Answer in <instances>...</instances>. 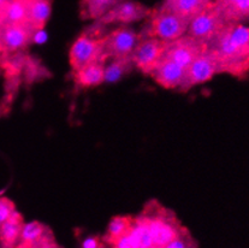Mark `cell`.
<instances>
[{
	"label": "cell",
	"mask_w": 249,
	"mask_h": 248,
	"mask_svg": "<svg viewBox=\"0 0 249 248\" xmlns=\"http://www.w3.org/2000/svg\"><path fill=\"white\" fill-rule=\"evenodd\" d=\"M207 50L219 65L220 72H235L249 62V27L228 24Z\"/></svg>",
	"instance_id": "6da1fadb"
},
{
	"label": "cell",
	"mask_w": 249,
	"mask_h": 248,
	"mask_svg": "<svg viewBox=\"0 0 249 248\" xmlns=\"http://www.w3.org/2000/svg\"><path fill=\"white\" fill-rule=\"evenodd\" d=\"M188 25L189 22L187 19L160 6L159 9L151 11L148 24L140 35L141 37H156L167 44L184 36L187 34Z\"/></svg>",
	"instance_id": "7a4b0ae2"
},
{
	"label": "cell",
	"mask_w": 249,
	"mask_h": 248,
	"mask_svg": "<svg viewBox=\"0 0 249 248\" xmlns=\"http://www.w3.org/2000/svg\"><path fill=\"white\" fill-rule=\"evenodd\" d=\"M104 36L105 34L99 35V32L88 30L73 41L69 52V62L72 72L78 71L91 63L107 62L104 53Z\"/></svg>",
	"instance_id": "3957f363"
},
{
	"label": "cell",
	"mask_w": 249,
	"mask_h": 248,
	"mask_svg": "<svg viewBox=\"0 0 249 248\" xmlns=\"http://www.w3.org/2000/svg\"><path fill=\"white\" fill-rule=\"evenodd\" d=\"M227 25L228 22L225 21L224 16L212 1L205 10L190 19L187 35L208 46Z\"/></svg>",
	"instance_id": "277c9868"
},
{
	"label": "cell",
	"mask_w": 249,
	"mask_h": 248,
	"mask_svg": "<svg viewBox=\"0 0 249 248\" xmlns=\"http://www.w3.org/2000/svg\"><path fill=\"white\" fill-rule=\"evenodd\" d=\"M141 35L128 25H121L104 36V53L106 60L114 58H130L141 41Z\"/></svg>",
	"instance_id": "5b68a950"
},
{
	"label": "cell",
	"mask_w": 249,
	"mask_h": 248,
	"mask_svg": "<svg viewBox=\"0 0 249 248\" xmlns=\"http://www.w3.org/2000/svg\"><path fill=\"white\" fill-rule=\"evenodd\" d=\"M165 50L166 42L160 41L156 37H142L130 57L134 68L142 74L151 75L164 57Z\"/></svg>",
	"instance_id": "8992f818"
},
{
	"label": "cell",
	"mask_w": 249,
	"mask_h": 248,
	"mask_svg": "<svg viewBox=\"0 0 249 248\" xmlns=\"http://www.w3.org/2000/svg\"><path fill=\"white\" fill-rule=\"evenodd\" d=\"M151 11L152 10H149L141 2L133 1V0H122L110 11L106 12L103 17L96 19V24L101 27L108 24L128 25L148 18Z\"/></svg>",
	"instance_id": "52a82bcc"
},
{
	"label": "cell",
	"mask_w": 249,
	"mask_h": 248,
	"mask_svg": "<svg viewBox=\"0 0 249 248\" xmlns=\"http://www.w3.org/2000/svg\"><path fill=\"white\" fill-rule=\"evenodd\" d=\"M218 72H220V69L217 60H215V58L213 57L210 51L206 50L201 54L197 55L193 60L192 64L187 68L181 90H183V92L189 90L194 86L208 82Z\"/></svg>",
	"instance_id": "ba28073f"
},
{
	"label": "cell",
	"mask_w": 249,
	"mask_h": 248,
	"mask_svg": "<svg viewBox=\"0 0 249 248\" xmlns=\"http://www.w3.org/2000/svg\"><path fill=\"white\" fill-rule=\"evenodd\" d=\"M206 50H207L206 45L192 39L185 34L184 36L179 37L175 41L167 42L164 57L169 58L172 62L187 70V68L193 63V60Z\"/></svg>",
	"instance_id": "9c48e42d"
},
{
	"label": "cell",
	"mask_w": 249,
	"mask_h": 248,
	"mask_svg": "<svg viewBox=\"0 0 249 248\" xmlns=\"http://www.w3.org/2000/svg\"><path fill=\"white\" fill-rule=\"evenodd\" d=\"M34 29L25 24H7L0 27V44L2 55L18 53L29 44Z\"/></svg>",
	"instance_id": "30bf717a"
},
{
	"label": "cell",
	"mask_w": 249,
	"mask_h": 248,
	"mask_svg": "<svg viewBox=\"0 0 249 248\" xmlns=\"http://www.w3.org/2000/svg\"><path fill=\"white\" fill-rule=\"evenodd\" d=\"M149 76H152V78L161 87L167 89H181L184 81L185 69L169 58L162 57Z\"/></svg>",
	"instance_id": "8fae6325"
},
{
	"label": "cell",
	"mask_w": 249,
	"mask_h": 248,
	"mask_svg": "<svg viewBox=\"0 0 249 248\" xmlns=\"http://www.w3.org/2000/svg\"><path fill=\"white\" fill-rule=\"evenodd\" d=\"M211 2L212 0H162L161 6L189 22Z\"/></svg>",
	"instance_id": "7c38bea8"
},
{
	"label": "cell",
	"mask_w": 249,
	"mask_h": 248,
	"mask_svg": "<svg viewBox=\"0 0 249 248\" xmlns=\"http://www.w3.org/2000/svg\"><path fill=\"white\" fill-rule=\"evenodd\" d=\"M76 85L82 88L98 87L105 82V63L96 62L73 72Z\"/></svg>",
	"instance_id": "4fadbf2b"
},
{
	"label": "cell",
	"mask_w": 249,
	"mask_h": 248,
	"mask_svg": "<svg viewBox=\"0 0 249 248\" xmlns=\"http://www.w3.org/2000/svg\"><path fill=\"white\" fill-rule=\"evenodd\" d=\"M23 217L18 211L15 212L4 224L0 225V247L15 248L18 244L21 236Z\"/></svg>",
	"instance_id": "5bb4252c"
},
{
	"label": "cell",
	"mask_w": 249,
	"mask_h": 248,
	"mask_svg": "<svg viewBox=\"0 0 249 248\" xmlns=\"http://www.w3.org/2000/svg\"><path fill=\"white\" fill-rule=\"evenodd\" d=\"M47 239H50L48 229L44 224L40 223V222L24 223L18 244L15 248H35L37 245H40Z\"/></svg>",
	"instance_id": "9a60e30c"
},
{
	"label": "cell",
	"mask_w": 249,
	"mask_h": 248,
	"mask_svg": "<svg viewBox=\"0 0 249 248\" xmlns=\"http://www.w3.org/2000/svg\"><path fill=\"white\" fill-rule=\"evenodd\" d=\"M52 12L51 0H35L28 5L27 24L32 29H42L47 24Z\"/></svg>",
	"instance_id": "2e32d148"
},
{
	"label": "cell",
	"mask_w": 249,
	"mask_h": 248,
	"mask_svg": "<svg viewBox=\"0 0 249 248\" xmlns=\"http://www.w3.org/2000/svg\"><path fill=\"white\" fill-rule=\"evenodd\" d=\"M28 5L25 0H10L2 15L1 25L7 24H25L28 18Z\"/></svg>",
	"instance_id": "e0dca14e"
},
{
	"label": "cell",
	"mask_w": 249,
	"mask_h": 248,
	"mask_svg": "<svg viewBox=\"0 0 249 248\" xmlns=\"http://www.w3.org/2000/svg\"><path fill=\"white\" fill-rule=\"evenodd\" d=\"M135 69L130 58H114L105 63V82L116 83Z\"/></svg>",
	"instance_id": "ac0fdd59"
},
{
	"label": "cell",
	"mask_w": 249,
	"mask_h": 248,
	"mask_svg": "<svg viewBox=\"0 0 249 248\" xmlns=\"http://www.w3.org/2000/svg\"><path fill=\"white\" fill-rule=\"evenodd\" d=\"M122 0H89L83 4V15L87 18L99 19Z\"/></svg>",
	"instance_id": "d6986e66"
},
{
	"label": "cell",
	"mask_w": 249,
	"mask_h": 248,
	"mask_svg": "<svg viewBox=\"0 0 249 248\" xmlns=\"http://www.w3.org/2000/svg\"><path fill=\"white\" fill-rule=\"evenodd\" d=\"M134 218L128 216H117L110 221L107 227V232H106V241L113 244L116 240L123 236L133 224Z\"/></svg>",
	"instance_id": "ffe728a7"
},
{
	"label": "cell",
	"mask_w": 249,
	"mask_h": 248,
	"mask_svg": "<svg viewBox=\"0 0 249 248\" xmlns=\"http://www.w3.org/2000/svg\"><path fill=\"white\" fill-rule=\"evenodd\" d=\"M112 246L113 248H139V240H137L136 232L133 224H131L130 229L123 236H121L118 240H116L113 242Z\"/></svg>",
	"instance_id": "44dd1931"
},
{
	"label": "cell",
	"mask_w": 249,
	"mask_h": 248,
	"mask_svg": "<svg viewBox=\"0 0 249 248\" xmlns=\"http://www.w3.org/2000/svg\"><path fill=\"white\" fill-rule=\"evenodd\" d=\"M15 202L9 198H0V225L4 224L16 212Z\"/></svg>",
	"instance_id": "7402d4cb"
},
{
	"label": "cell",
	"mask_w": 249,
	"mask_h": 248,
	"mask_svg": "<svg viewBox=\"0 0 249 248\" xmlns=\"http://www.w3.org/2000/svg\"><path fill=\"white\" fill-rule=\"evenodd\" d=\"M164 248H193V246L187 231L183 230L176 239H174L171 242H169Z\"/></svg>",
	"instance_id": "603a6c76"
},
{
	"label": "cell",
	"mask_w": 249,
	"mask_h": 248,
	"mask_svg": "<svg viewBox=\"0 0 249 248\" xmlns=\"http://www.w3.org/2000/svg\"><path fill=\"white\" fill-rule=\"evenodd\" d=\"M47 41V33H46L45 28L42 29H35L32 35V42L36 45H42Z\"/></svg>",
	"instance_id": "cb8c5ba5"
},
{
	"label": "cell",
	"mask_w": 249,
	"mask_h": 248,
	"mask_svg": "<svg viewBox=\"0 0 249 248\" xmlns=\"http://www.w3.org/2000/svg\"><path fill=\"white\" fill-rule=\"evenodd\" d=\"M81 248H101V242L98 237L88 236L82 241Z\"/></svg>",
	"instance_id": "d4e9b609"
},
{
	"label": "cell",
	"mask_w": 249,
	"mask_h": 248,
	"mask_svg": "<svg viewBox=\"0 0 249 248\" xmlns=\"http://www.w3.org/2000/svg\"><path fill=\"white\" fill-rule=\"evenodd\" d=\"M9 1L10 0H0V23H1L2 15H4V11H5V9H6Z\"/></svg>",
	"instance_id": "484cf974"
},
{
	"label": "cell",
	"mask_w": 249,
	"mask_h": 248,
	"mask_svg": "<svg viewBox=\"0 0 249 248\" xmlns=\"http://www.w3.org/2000/svg\"><path fill=\"white\" fill-rule=\"evenodd\" d=\"M2 55V51H1V44H0V57Z\"/></svg>",
	"instance_id": "4316f807"
},
{
	"label": "cell",
	"mask_w": 249,
	"mask_h": 248,
	"mask_svg": "<svg viewBox=\"0 0 249 248\" xmlns=\"http://www.w3.org/2000/svg\"><path fill=\"white\" fill-rule=\"evenodd\" d=\"M87 1H89V0H82V4H85V2H87Z\"/></svg>",
	"instance_id": "83f0119b"
},
{
	"label": "cell",
	"mask_w": 249,
	"mask_h": 248,
	"mask_svg": "<svg viewBox=\"0 0 249 248\" xmlns=\"http://www.w3.org/2000/svg\"><path fill=\"white\" fill-rule=\"evenodd\" d=\"M25 1H28V2H32V1H35V0H25Z\"/></svg>",
	"instance_id": "f1b7e54d"
}]
</instances>
